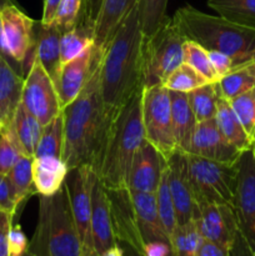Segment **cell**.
<instances>
[{
    "label": "cell",
    "instance_id": "obj_1",
    "mask_svg": "<svg viewBox=\"0 0 255 256\" xmlns=\"http://www.w3.org/2000/svg\"><path fill=\"white\" fill-rule=\"evenodd\" d=\"M96 46V45H95ZM104 50L95 48L86 84L68 106L64 115L62 162L70 169L88 165L92 169L102 152L108 129L115 115L104 112L100 92V65Z\"/></svg>",
    "mask_w": 255,
    "mask_h": 256
},
{
    "label": "cell",
    "instance_id": "obj_2",
    "mask_svg": "<svg viewBox=\"0 0 255 256\" xmlns=\"http://www.w3.org/2000/svg\"><path fill=\"white\" fill-rule=\"evenodd\" d=\"M142 42L135 5L102 52L100 92L106 114H116L135 92L142 89Z\"/></svg>",
    "mask_w": 255,
    "mask_h": 256
},
{
    "label": "cell",
    "instance_id": "obj_3",
    "mask_svg": "<svg viewBox=\"0 0 255 256\" xmlns=\"http://www.w3.org/2000/svg\"><path fill=\"white\" fill-rule=\"evenodd\" d=\"M142 98V89H139L116 112L92 168L108 190L128 189L132 162L145 139Z\"/></svg>",
    "mask_w": 255,
    "mask_h": 256
},
{
    "label": "cell",
    "instance_id": "obj_4",
    "mask_svg": "<svg viewBox=\"0 0 255 256\" xmlns=\"http://www.w3.org/2000/svg\"><path fill=\"white\" fill-rule=\"evenodd\" d=\"M172 20L185 39L229 55L234 68L255 58V29L234 24L220 15H209L192 5L178 9Z\"/></svg>",
    "mask_w": 255,
    "mask_h": 256
},
{
    "label": "cell",
    "instance_id": "obj_5",
    "mask_svg": "<svg viewBox=\"0 0 255 256\" xmlns=\"http://www.w3.org/2000/svg\"><path fill=\"white\" fill-rule=\"evenodd\" d=\"M38 196L39 219L29 252L36 256H82V242L65 184L55 194Z\"/></svg>",
    "mask_w": 255,
    "mask_h": 256
},
{
    "label": "cell",
    "instance_id": "obj_6",
    "mask_svg": "<svg viewBox=\"0 0 255 256\" xmlns=\"http://www.w3.org/2000/svg\"><path fill=\"white\" fill-rule=\"evenodd\" d=\"M184 35L172 18H168L162 26L142 42V88L162 85L170 74L184 62Z\"/></svg>",
    "mask_w": 255,
    "mask_h": 256
},
{
    "label": "cell",
    "instance_id": "obj_7",
    "mask_svg": "<svg viewBox=\"0 0 255 256\" xmlns=\"http://www.w3.org/2000/svg\"><path fill=\"white\" fill-rule=\"evenodd\" d=\"M195 202L228 204L232 206L236 189V164L215 162L194 154H185Z\"/></svg>",
    "mask_w": 255,
    "mask_h": 256
},
{
    "label": "cell",
    "instance_id": "obj_8",
    "mask_svg": "<svg viewBox=\"0 0 255 256\" xmlns=\"http://www.w3.org/2000/svg\"><path fill=\"white\" fill-rule=\"evenodd\" d=\"M142 115L145 139L165 160L176 152L169 90L164 85L142 88Z\"/></svg>",
    "mask_w": 255,
    "mask_h": 256
},
{
    "label": "cell",
    "instance_id": "obj_9",
    "mask_svg": "<svg viewBox=\"0 0 255 256\" xmlns=\"http://www.w3.org/2000/svg\"><path fill=\"white\" fill-rule=\"evenodd\" d=\"M35 20L28 16L22 9L9 4L2 12V44L12 62V68L22 78L28 74L35 60Z\"/></svg>",
    "mask_w": 255,
    "mask_h": 256
},
{
    "label": "cell",
    "instance_id": "obj_10",
    "mask_svg": "<svg viewBox=\"0 0 255 256\" xmlns=\"http://www.w3.org/2000/svg\"><path fill=\"white\" fill-rule=\"evenodd\" d=\"M240 236L255 252V152L248 149L238 160L236 189L232 202Z\"/></svg>",
    "mask_w": 255,
    "mask_h": 256
},
{
    "label": "cell",
    "instance_id": "obj_11",
    "mask_svg": "<svg viewBox=\"0 0 255 256\" xmlns=\"http://www.w3.org/2000/svg\"><path fill=\"white\" fill-rule=\"evenodd\" d=\"M22 102L42 126L62 112L54 82L36 58L24 78Z\"/></svg>",
    "mask_w": 255,
    "mask_h": 256
},
{
    "label": "cell",
    "instance_id": "obj_12",
    "mask_svg": "<svg viewBox=\"0 0 255 256\" xmlns=\"http://www.w3.org/2000/svg\"><path fill=\"white\" fill-rule=\"evenodd\" d=\"M95 172L88 165L70 169L65 179L70 209L79 234L82 249L92 246V186Z\"/></svg>",
    "mask_w": 255,
    "mask_h": 256
},
{
    "label": "cell",
    "instance_id": "obj_13",
    "mask_svg": "<svg viewBox=\"0 0 255 256\" xmlns=\"http://www.w3.org/2000/svg\"><path fill=\"white\" fill-rule=\"evenodd\" d=\"M195 222L202 239L220 245L230 252L240 236L236 216L232 205L198 204Z\"/></svg>",
    "mask_w": 255,
    "mask_h": 256
},
{
    "label": "cell",
    "instance_id": "obj_14",
    "mask_svg": "<svg viewBox=\"0 0 255 256\" xmlns=\"http://www.w3.org/2000/svg\"><path fill=\"white\" fill-rule=\"evenodd\" d=\"M112 212V232L116 242L142 254L144 242L138 226L136 214L129 189L108 190Z\"/></svg>",
    "mask_w": 255,
    "mask_h": 256
},
{
    "label": "cell",
    "instance_id": "obj_15",
    "mask_svg": "<svg viewBox=\"0 0 255 256\" xmlns=\"http://www.w3.org/2000/svg\"><path fill=\"white\" fill-rule=\"evenodd\" d=\"M166 172L178 225H184L194 220L198 212L194 192H192L189 174H188L185 152L176 150L166 160Z\"/></svg>",
    "mask_w": 255,
    "mask_h": 256
},
{
    "label": "cell",
    "instance_id": "obj_16",
    "mask_svg": "<svg viewBox=\"0 0 255 256\" xmlns=\"http://www.w3.org/2000/svg\"><path fill=\"white\" fill-rule=\"evenodd\" d=\"M166 160L146 139L135 154L129 172L128 189L130 192L155 194L162 180Z\"/></svg>",
    "mask_w": 255,
    "mask_h": 256
},
{
    "label": "cell",
    "instance_id": "obj_17",
    "mask_svg": "<svg viewBox=\"0 0 255 256\" xmlns=\"http://www.w3.org/2000/svg\"><path fill=\"white\" fill-rule=\"evenodd\" d=\"M242 152L225 139L215 119L198 122L189 154L215 162L236 164Z\"/></svg>",
    "mask_w": 255,
    "mask_h": 256
},
{
    "label": "cell",
    "instance_id": "obj_18",
    "mask_svg": "<svg viewBox=\"0 0 255 256\" xmlns=\"http://www.w3.org/2000/svg\"><path fill=\"white\" fill-rule=\"evenodd\" d=\"M95 42L66 64L60 66L54 85L62 110L79 95L86 84L95 54Z\"/></svg>",
    "mask_w": 255,
    "mask_h": 256
},
{
    "label": "cell",
    "instance_id": "obj_19",
    "mask_svg": "<svg viewBox=\"0 0 255 256\" xmlns=\"http://www.w3.org/2000/svg\"><path fill=\"white\" fill-rule=\"evenodd\" d=\"M92 242L98 255L118 244L112 232L109 198L98 175H95L92 186Z\"/></svg>",
    "mask_w": 255,
    "mask_h": 256
},
{
    "label": "cell",
    "instance_id": "obj_20",
    "mask_svg": "<svg viewBox=\"0 0 255 256\" xmlns=\"http://www.w3.org/2000/svg\"><path fill=\"white\" fill-rule=\"evenodd\" d=\"M130 192V190H129ZM135 214H136L138 226L144 245L150 242H170L156 208V199L152 192H130Z\"/></svg>",
    "mask_w": 255,
    "mask_h": 256
},
{
    "label": "cell",
    "instance_id": "obj_21",
    "mask_svg": "<svg viewBox=\"0 0 255 256\" xmlns=\"http://www.w3.org/2000/svg\"><path fill=\"white\" fill-rule=\"evenodd\" d=\"M172 102V122L176 149L189 154L198 120L188 100L186 92L169 90Z\"/></svg>",
    "mask_w": 255,
    "mask_h": 256
},
{
    "label": "cell",
    "instance_id": "obj_22",
    "mask_svg": "<svg viewBox=\"0 0 255 256\" xmlns=\"http://www.w3.org/2000/svg\"><path fill=\"white\" fill-rule=\"evenodd\" d=\"M60 39L62 32L54 24L35 22V58L55 82L60 70Z\"/></svg>",
    "mask_w": 255,
    "mask_h": 256
},
{
    "label": "cell",
    "instance_id": "obj_23",
    "mask_svg": "<svg viewBox=\"0 0 255 256\" xmlns=\"http://www.w3.org/2000/svg\"><path fill=\"white\" fill-rule=\"evenodd\" d=\"M138 0H102L94 26V42L104 50L114 36L120 22L136 5Z\"/></svg>",
    "mask_w": 255,
    "mask_h": 256
},
{
    "label": "cell",
    "instance_id": "obj_24",
    "mask_svg": "<svg viewBox=\"0 0 255 256\" xmlns=\"http://www.w3.org/2000/svg\"><path fill=\"white\" fill-rule=\"evenodd\" d=\"M22 86L24 78L0 55V124L2 126L12 122L22 102Z\"/></svg>",
    "mask_w": 255,
    "mask_h": 256
},
{
    "label": "cell",
    "instance_id": "obj_25",
    "mask_svg": "<svg viewBox=\"0 0 255 256\" xmlns=\"http://www.w3.org/2000/svg\"><path fill=\"white\" fill-rule=\"evenodd\" d=\"M69 168L62 158L42 156L34 158L32 179L35 194L52 195L64 185Z\"/></svg>",
    "mask_w": 255,
    "mask_h": 256
},
{
    "label": "cell",
    "instance_id": "obj_26",
    "mask_svg": "<svg viewBox=\"0 0 255 256\" xmlns=\"http://www.w3.org/2000/svg\"><path fill=\"white\" fill-rule=\"evenodd\" d=\"M215 122L218 128L224 135L225 139L234 145L240 152H245L248 149H252L254 140L249 136L245 132L244 126L240 122L239 118L232 110L229 100L222 96V94L218 98L216 105V115H215Z\"/></svg>",
    "mask_w": 255,
    "mask_h": 256
},
{
    "label": "cell",
    "instance_id": "obj_27",
    "mask_svg": "<svg viewBox=\"0 0 255 256\" xmlns=\"http://www.w3.org/2000/svg\"><path fill=\"white\" fill-rule=\"evenodd\" d=\"M9 124L12 125V130L18 138V142H19L20 146L22 148L25 154L34 156L35 149H36L44 126L40 124L39 120L34 115L28 112L22 102L18 105L14 116Z\"/></svg>",
    "mask_w": 255,
    "mask_h": 256
},
{
    "label": "cell",
    "instance_id": "obj_28",
    "mask_svg": "<svg viewBox=\"0 0 255 256\" xmlns=\"http://www.w3.org/2000/svg\"><path fill=\"white\" fill-rule=\"evenodd\" d=\"M94 44V25L80 16L74 29L64 32L60 39V65L82 54L85 49Z\"/></svg>",
    "mask_w": 255,
    "mask_h": 256
},
{
    "label": "cell",
    "instance_id": "obj_29",
    "mask_svg": "<svg viewBox=\"0 0 255 256\" xmlns=\"http://www.w3.org/2000/svg\"><path fill=\"white\" fill-rule=\"evenodd\" d=\"M208 5L224 19L255 29V0H208Z\"/></svg>",
    "mask_w": 255,
    "mask_h": 256
},
{
    "label": "cell",
    "instance_id": "obj_30",
    "mask_svg": "<svg viewBox=\"0 0 255 256\" xmlns=\"http://www.w3.org/2000/svg\"><path fill=\"white\" fill-rule=\"evenodd\" d=\"M188 100L198 122L215 119L216 115L218 98L220 95L219 85L216 82H208L186 92Z\"/></svg>",
    "mask_w": 255,
    "mask_h": 256
},
{
    "label": "cell",
    "instance_id": "obj_31",
    "mask_svg": "<svg viewBox=\"0 0 255 256\" xmlns=\"http://www.w3.org/2000/svg\"><path fill=\"white\" fill-rule=\"evenodd\" d=\"M62 148H64V115L62 110V112L42 129V134L35 149L34 158H62Z\"/></svg>",
    "mask_w": 255,
    "mask_h": 256
},
{
    "label": "cell",
    "instance_id": "obj_32",
    "mask_svg": "<svg viewBox=\"0 0 255 256\" xmlns=\"http://www.w3.org/2000/svg\"><path fill=\"white\" fill-rule=\"evenodd\" d=\"M32 162H34V156L22 154L14 166L12 168V170L8 172V178L14 186L19 204H22V202L29 199V196L35 194L34 179H32Z\"/></svg>",
    "mask_w": 255,
    "mask_h": 256
},
{
    "label": "cell",
    "instance_id": "obj_33",
    "mask_svg": "<svg viewBox=\"0 0 255 256\" xmlns=\"http://www.w3.org/2000/svg\"><path fill=\"white\" fill-rule=\"evenodd\" d=\"M202 239L195 220L184 225H178L174 234L170 238L174 256H198Z\"/></svg>",
    "mask_w": 255,
    "mask_h": 256
},
{
    "label": "cell",
    "instance_id": "obj_34",
    "mask_svg": "<svg viewBox=\"0 0 255 256\" xmlns=\"http://www.w3.org/2000/svg\"><path fill=\"white\" fill-rule=\"evenodd\" d=\"M138 16L144 38H149L168 19V0H138Z\"/></svg>",
    "mask_w": 255,
    "mask_h": 256
},
{
    "label": "cell",
    "instance_id": "obj_35",
    "mask_svg": "<svg viewBox=\"0 0 255 256\" xmlns=\"http://www.w3.org/2000/svg\"><path fill=\"white\" fill-rule=\"evenodd\" d=\"M155 199H156V208L158 212H159L160 222H162V228H164L165 232H166L168 238H172L174 234L175 229L178 226L176 222V214H175L174 202H172V194H170L169 182H168V172L166 165L162 172V180L158 186L156 192H155Z\"/></svg>",
    "mask_w": 255,
    "mask_h": 256
},
{
    "label": "cell",
    "instance_id": "obj_36",
    "mask_svg": "<svg viewBox=\"0 0 255 256\" xmlns=\"http://www.w3.org/2000/svg\"><path fill=\"white\" fill-rule=\"evenodd\" d=\"M182 60L200 72L209 82H219V76L212 68L209 52L192 40H185L182 44Z\"/></svg>",
    "mask_w": 255,
    "mask_h": 256
},
{
    "label": "cell",
    "instance_id": "obj_37",
    "mask_svg": "<svg viewBox=\"0 0 255 256\" xmlns=\"http://www.w3.org/2000/svg\"><path fill=\"white\" fill-rule=\"evenodd\" d=\"M220 94L226 100L232 99L255 86V78L245 65L236 66L218 82Z\"/></svg>",
    "mask_w": 255,
    "mask_h": 256
},
{
    "label": "cell",
    "instance_id": "obj_38",
    "mask_svg": "<svg viewBox=\"0 0 255 256\" xmlns=\"http://www.w3.org/2000/svg\"><path fill=\"white\" fill-rule=\"evenodd\" d=\"M208 82H209L198 70H195L186 62H182L168 76L162 85L168 90H172V92H189Z\"/></svg>",
    "mask_w": 255,
    "mask_h": 256
},
{
    "label": "cell",
    "instance_id": "obj_39",
    "mask_svg": "<svg viewBox=\"0 0 255 256\" xmlns=\"http://www.w3.org/2000/svg\"><path fill=\"white\" fill-rule=\"evenodd\" d=\"M22 154L25 152L18 142L12 125H4L0 132V174L8 175Z\"/></svg>",
    "mask_w": 255,
    "mask_h": 256
},
{
    "label": "cell",
    "instance_id": "obj_40",
    "mask_svg": "<svg viewBox=\"0 0 255 256\" xmlns=\"http://www.w3.org/2000/svg\"><path fill=\"white\" fill-rule=\"evenodd\" d=\"M245 132L254 140L255 136V86L229 100Z\"/></svg>",
    "mask_w": 255,
    "mask_h": 256
},
{
    "label": "cell",
    "instance_id": "obj_41",
    "mask_svg": "<svg viewBox=\"0 0 255 256\" xmlns=\"http://www.w3.org/2000/svg\"><path fill=\"white\" fill-rule=\"evenodd\" d=\"M84 9V0H60L52 24L62 35L76 26Z\"/></svg>",
    "mask_w": 255,
    "mask_h": 256
},
{
    "label": "cell",
    "instance_id": "obj_42",
    "mask_svg": "<svg viewBox=\"0 0 255 256\" xmlns=\"http://www.w3.org/2000/svg\"><path fill=\"white\" fill-rule=\"evenodd\" d=\"M19 206L20 204L12 182L8 175L0 174V212H9L15 216Z\"/></svg>",
    "mask_w": 255,
    "mask_h": 256
},
{
    "label": "cell",
    "instance_id": "obj_43",
    "mask_svg": "<svg viewBox=\"0 0 255 256\" xmlns=\"http://www.w3.org/2000/svg\"><path fill=\"white\" fill-rule=\"evenodd\" d=\"M29 250V242L19 224H12L9 232L10 256H24Z\"/></svg>",
    "mask_w": 255,
    "mask_h": 256
},
{
    "label": "cell",
    "instance_id": "obj_44",
    "mask_svg": "<svg viewBox=\"0 0 255 256\" xmlns=\"http://www.w3.org/2000/svg\"><path fill=\"white\" fill-rule=\"evenodd\" d=\"M208 52H209L210 62H212L215 72L219 76V80L234 69V64L229 55L222 52H215V50H208Z\"/></svg>",
    "mask_w": 255,
    "mask_h": 256
},
{
    "label": "cell",
    "instance_id": "obj_45",
    "mask_svg": "<svg viewBox=\"0 0 255 256\" xmlns=\"http://www.w3.org/2000/svg\"><path fill=\"white\" fill-rule=\"evenodd\" d=\"M14 216L9 212H0V256H10L9 232Z\"/></svg>",
    "mask_w": 255,
    "mask_h": 256
},
{
    "label": "cell",
    "instance_id": "obj_46",
    "mask_svg": "<svg viewBox=\"0 0 255 256\" xmlns=\"http://www.w3.org/2000/svg\"><path fill=\"white\" fill-rule=\"evenodd\" d=\"M142 256H174L172 244L168 242H150L142 248Z\"/></svg>",
    "mask_w": 255,
    "mask_h": 256
},
{
    "label": "cell",
    "instance_id": "obj_47",
    "mask_svg": "<svg viewBox=\"0 0 255 256\" xmlns=\"http://www.w3.org/2000/svg\"><path fill=\"white\" fill-rule=\"evenodd\" d=\"M102 0H84V9H82V16L95 26V22L99 15L100 8H102Z\"/></svg>",
    "mask_w": 255,
    "mask_h": 256
},
{
    "label": "cell",
    "instance_id": "obj_48",
    "mask_svg": "<svg viewBox=\"0 0 255 256\" xmlns=\"http://www.w3.org/2000/svg\"><path fill=\"white\" fill-rule=\"evenodd\" d=\"M198 256H230V252L220 245L204 240L200 246Z\"/></svg>",
    "mask_w": 255,
    "mask_h": 256
},
{
    "label": "cell",
    "instance_id": "obj_49",
    "mask_svg": "<svg viewBox=\"0 0 255 256\" xmlns=\"http://www.w3.org/2000/svg\"><path fill=\"white\" fill-rule=\"evenodd\" d=\"M60 0H44V9H42V24H52L54 20L55 12L59 6Z\"/></svg>",
    "mask_w": 255,
    "mask_h": 256
},
{
    "label": "cell",
    "instance_id": "obj_50",
    "mask_svg": "<svg viewBox=\"0 0 255 256\" xmlns=\"http://www.w3.org/2000/svg\"><path fill=\"white\" fill-rule=\"evenodd\" d=\"M14 2H15V0H0V55H2V56L4 58V59L6 60V62H9L10 65H12V62H10L9 56H8V55H6V52H5V49H4V44H2V9H4V8L6 6V5L14 4ZM12 69H14V68H12Z\"/></svg>",
    "mask_w": 255,
    "mask_h": 256
},
{
    "label": "cell",
    "instance_id": "obj_51",
    "mask_svg": "<svg viewBox=\"0 0 255 256\" xmlns=\"http://www.w3.org/2000/svg\"><path fill=\"white\" fill-rule=\"evenodd\" d=\"M99 256H128V255H126V252H125V250L116 244L114 248L106 250V252H102V254Z\"/></svg>",
    "mask_w": 255,
    "mask_h": 256
},
{
    "label": "cell",
    "instance_id": "obj_52",
    "mask_svg": "<svg viewBox=\"0 0 255 256\" xmlns=\"http://www.w3.org/2000/svg\"><path fill=\"white\" fill-rule=\"evenodd\" d=\"M245 66H246V69L249 70L250 74L255 78V58L252 60V62H249L248 64H245Z\"/></svg>",
    "mask_w": 255,
    "mask_h": 256
},
{
    "label": "cell",
    "instance_id": "obj_53",
    "mask_svg": "<svg viewBox=\"0 0 255 256\" xmlns=\"http://www.w3.org/2000/svg\"><path fill=\"white\" fill-rule=\"evenodd\" d=\"M125 248H126V246H125ZM124 250H125V252H126L128 256H142L140 254H138L136 252H134L132 249H130V248H126V249H124Z\"/></svg>",
    "mask_w": 255,
    "mask_h": 256
},
{
    "label": "cell",
    "instance_id": "obj_54",
    "mask_svg": "<svg viewBox=\"0 0 255 256\" xmlns=\"http://www.w3.org/2000/svg\"><path fill=\"white\" fill-rule=\"evenodd\" d=\"M24 256H36V255H34V254H32V252H30L29 250H28V252H25V255H24Z\"/></svg>",
    "mask_w": 255,
    "mask_h": 256
},
{
    "label": "cell",
    "instance_id": "obj_55",
    "mask_svg": "<svg viewBox=\"0 0 255 256\" xmlns=\"http://www.w3.org/2000/svg\"><path fill=\"white\" fill-rule=\"evenodd\" d=\"M2 125H0V132H2Z\"/></svg>",
    "mask_w": 255,
    "mask_h": 256
},
{
    "label": "cell",
    "instance_id": "obj_56",
    "mask_svg": "<svg viewBox=\"0 0 255 256\" xmlns=\"http://www.w3.org/2000/svg\"><path fill=\"white\" fill-rule=\"evenodd\" d=\"M252 149H254V152H255V144H254V145H252Z\"/></svg>",
    "mask_w": 255,
    "mask_h": 256
},
{
    "label": "cell",
    "instance_id": "obj_57",
    "mask_svg": "<svg viewBox=\"0 0 255 256\" xmlns=\"http://www.w3.org/2000/svg\"><path fill=\"white\" fill-rule=\"evenodd\" d=\"M252 256H255V252H252Z\"/></svg>",
    "mask_w": 255,
    "mask_h": 256
},
{
    "label": "cell",
    "instance_id": "obj_58",
    "mask_svg": "<svg viewBox=\"0 0 255 256\" xmlns=\"http://www.w3.org/2000/svg\"><path fill=\"white\" fill-rule=\"evenodd\" d=\"M254 144H255V136H254ZM254 144H252V145H254Z\"/></svg>",
    "mask_w": 255,
    "mask_h": 256
},
{
    "label": "cell",
    "instance_id": "obj_59",
    "mask_svg": "<svg viewBox=\"0 0 255 256\" xmlns=\"http://www.w3.org/2000/svg\"><path fill=\"white\" fill-rule=\"evenodd\" d=\"M0 125H2V124H0Z\"/></svg>",
    "mask_w": 255,
    "mask_h": 256
}]
</instances>
